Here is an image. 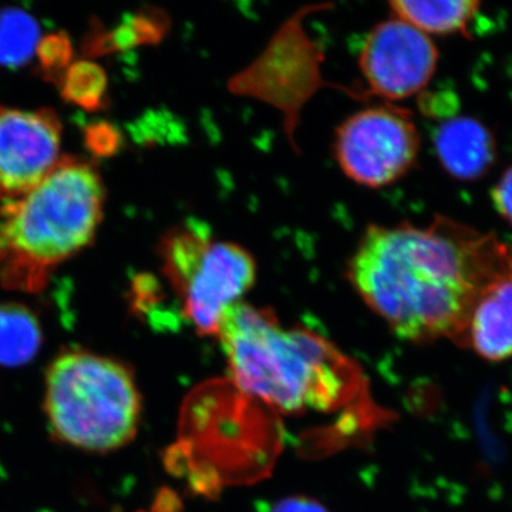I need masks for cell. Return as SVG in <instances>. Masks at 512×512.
I'll list each match as a JSON object with an SVG mask.
<instances>
[{
    "label": "cell",
    "mask_w": 512,
    "mask_h": 512,
    "mask_svg": "<svg viewBox=\"0 0 512 512\" xmlns=\"http://www.w3.org/2000/svg\"><path fill=\"white\" fill-rule=\"evenodd\" d=\"M511 262L497 238L437 217L427 228H367L350 259L348 278L399 338L467 340L478 298L512 276Z\"/></svg>",
    "instance_id": "1"
},
{
    "label": "cell",
    "mask_w": 512,
    "mask_h": 512,
    "mask_svg": "<svg viewBox=\"0 0 512 512\" xmlns=\"http://www.w3.org/2000/svg\"><path fill=\"white\" fill-rule=\"evenodd\" d=\"M104 191L89 161L62 157L35 190L0 207V285L35 293L89 247L103 220Z\"/></svg>",
    "instance_id": "2"
},
{
    "label": "cell",
    "mask_w": 512,
    "mask_h": 512,
    "mask_svg": "<svg viewBox=\"0 0 512 512\" xmlns=\"http://www.w3.org/2000/svg\"><path fill=\"white\" fill-rule=\"evenodd\" d=\"M217 336L239 389L282 412L329 410L348 392L333 346L309 330L282 328L268 309L238 302Z\"/></svg>",
    "instance_id": "3"
},
{
    "label": "cell",
    "mask_w": 512,
    "mask_h": 512,
    "mask_svg": "<svg viewBox=\"0 0 512 512\" xmlns=\"http://www.w3.org/2000/svg\"><path fill=\"white\" fill-rule=\"evenodd\" d=\"M45 412L59 443L110 453L136 437L141 396L133 373L119 360L69 350L47 369Z\"/></svg>",
    "instance_id": "4"
},
{
    "label": "cell",
    "mask_w": 512,
    "mask_h": 512,
    "mask_svg": "<svg viewBox=\"0 0 512 512\" xmlns=\"http://www.w3.org/2000/svg\"><path fill=\"white\" fill-rule=\"evenodd\" d=\"M158 255L183 318L201 335H217L225 313L255 282V259L247 249L218 241L201 222L165 232Z\"/></svg>",
    "instance_id": "5"
},
{
    "label": "cell",
    "mask_w": 512,
    "mask_h": 512,
    "mask_svg": "<svg viewBox=\"0 0 512 512\" xmlns=\"http://www.w3.org/2000/svg\"><path fill=\"white\" fill-rule=\"evenodd\" d=\"M420 134L409 111L369 107L353 114L336 131L335 156L357 184L380 188L402 178L416 161Z\"/></svg>",
    "instance_id": "6"
},
{
    "label": "cell",
    "mask_w": 512,
    "mask_h": 512,
    "mask_svg": "<svg viewBox=\"0 0 512 512\" xmlns=\"http://www.w3.org/2000/svg\"><path fill=\"white\" fill-rule=\"evenodd\" d=\"M437 62L439 52L433 40L397 16L372 29L359 57L370 92L392 101L426 89Z\"/></svg>",
    "instance_id": "7"
},
{
    "label": "cell",
    "mask_w": 512,
    "mask_h": 512,
    "mask_svg": "<svg viewBox=\"0 0 512 512\" xmlns=\"http://www.w3.org/2000/svg\"><path fill=\"white\" fill-rule=\"evenodd\" d=\"M62 124L55 111L0 106V201L22 198L60 161Z\"/></svg>",
    "instance_id": "8"
},
{
    "label": "cell",
    "mask_w": 512,
    "mask_h": 512,
    "mask_svg": "<svg viewBox=\"0 0 512 512\" xmlns=\"http://www.w3.org/2000/svg\"><path fill=\"white\" fill-rule=\"evenodd\" d=\"M434 151L451 177L476 181L497 161L491 131L473 117L453 116L441 121L433 134Z\"/></svg>",
    "instance_id": "9"
},
{
    "label": "cell",
    "mask_w": 512,
    "mask_h": 512,
    "mask_svg": "<svg viewBox=\"0 0 512 512\" xmlns=\"http://www.w3.org/2000/svg\"><path fill=\"white\" fill-rule=\"evenodd\" d=\"M467 342L490 362L512 357V276L488 286L474 306Z\"/></svg>",
    "instance_id": "10"
},
{
    "label": "cell",
    "mask_w": 512,
    "mask_h": 512,
    "mask_svg": "<svg viewBox=\"0 0 512 512\" xmlns=\"http://www.w3.org/2000/svg\"><path fill=\"white\" fill-rule=\"evenodd\" d=\"M481 3L476 0H396L390 3L394 15L429 35H466L468 25Z\"/></svg>",
    "instance_id": "11"
},
{
    "label": "cell",
    "mask_w": 512,
    "mask_h": 512,
    "mask_svg": "<svg viewBox=\"0 0 512 512\" xmlns=\"http://www.w3.org/2000/svg\"><path fill=\"white\" fill-rule=\"evenodd\" d=\"M42 342V328L35 313L20 303H0V365H26L37 355Z\"/></svg>",
    "instance_id": "12"
},
{
    "label": "cell",
    "mask_w": 512,
    "mask_h": 512,
    "mask_svg": "<svg viewBox=\"0 0 512 512\" xmlns=\"http://www.w3.org/2000/svg\"><path fill=\"white\" fill-rule=\"evenodd\" d=\"M39 25L20 9L0 10V64L10 69L28 63L40 42Z\"/></svg>",
    "instance_id": "13"
},
{
    "label": "cell",
    "mask_w": 512,
    "mask_h": 512,
    "mask_svg": "<svg viewBox=\"0 0 512 512\" xmlns=\"http://www.w3.org/2000/svg\"><path fill=\"white\" fill-rule=\"evenodd\" d=\"M59 87L64 100L84 110L100 111L109 104L106 73L89 60L72 63Z\"/></svg>",
    "instance_id": "14"
},
{
    "label": "cell",
    "mask_w": 512,
    "mask_h": 512,
    "mask_svg": "<svg viewBox=\"0 0 512 512\" xmlns=\"http://www.w3.org/2000/svg\"><path fill=\"white\" fill-rule=\"evenodd\" d=\"M36 55L43 77L47 82H55L59 86L64 73L72 66L73 46L69 36L63 32L46 35L40 39Z\"/></svg>",
    "instance_id": "15"
},
{
    "label": "cell",
    "mask_w": 512,
    "mask_h": 512,
    "mask_svg": "<svg viewBox=\"0 0 512 512\" xmlns=\"http://www.w3.org/2000/svg\"><path fill=\"white\" fill-rule=\"evenodd\" d=\"M84 144L96 157H111L119 151L121 136L119 130L106 121L90 124L84 131Z\"/></svg>",
    "instance_id": "16"
},
{
    "label": "cell",
    "mask_w": 512,
    "mask_h": 512,
    "mask_svg": "<svg viewBox=\"0 0 512 512\" xmlns=\"http://www.w3.org/2000/svg\"><path fill=\"white\" fill-rule=\"evenodd\" d=\"M491 200L498 214L512 225V165L491 191Z\"/></svg>",
    "instance_id": "17"
},
{
    "label": "cell",
    "mask_w": 512,
    "mask_h": 512,
    "mask_svg": "<svg viewBox=\"0 0 512 512\" xmlns=\"http://www.w3.org/2000/svg\"><path fill=\"white\" fill-rule=\"evenodd\" d=\"M271 512H326L315 501L291 498L275 505Z\"/></svg>",
    "instance_id": "18"
}]
</instances>
